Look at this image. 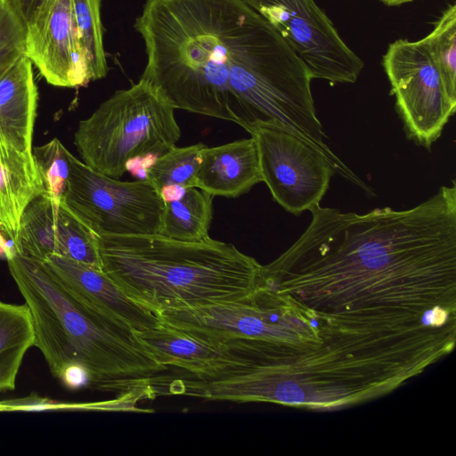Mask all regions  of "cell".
Returning a JSON list of instances; mask_svg holds the SVG:
<instances>
[{
    "label": "cell",
    "mask_w": 456,
    "mask_h": 456,
    "mask_svg": "<svg viewBox=\"0 0 456 456\" xmlns=\"http://www.w3.org/2000/svg\"><path fill=\"white\" fill-rule=\"evenodd\" d=\"M259 280L329 320L415 319L456 308V182L414 208L365 214L320 205Z\"/></svg>",
    "instance_id": "6da1fadb"
},
{
    "label": "cell",
    "mask_w": 456,
    "mask_h": 456,
    "mask_svg": "<svg viewBox=\"0 0 456 456\" xmlns=\"http://www.w3.org/2000/svg\"><path fill=\"white\" fill-rule=\"evenodd\" d=\"M134 28L147 63L141 79L175 110L238 123L235 105H276L310 72L243 0H146Z\"/></svg>",
    "instance_id": "7a4b0ae2"
},
{
    "label": "cell",
    "mask_w": 456,
    "mask_h": 456,
    "mask_svg": "<svg viewBox=\"0 0 456 456\" xmlns=\"http://www.w3.org/2000/svg\"><path fill=\"white\" fill-rule=\"evenodd\" d=\"M102 270L129 297L157 314L240 300L261 265L233 244L162 235L98 236Z\"/></svg>",
    "instance_id": "3957f363"
},
{
    "label": "cell",
    "mask_w": 456,
    "mask_h": 456,
    "mask_svg": "<svg viewBox=\"0 0 456 456\" xmlns=\"http://www.w3.org/2000/svg\"><path fill=\"white\" fill-rule=\"evenodd\" d=\"M6 259L32 316L34 346L55 378L61 380L70 369L82 368L89 374L90 387L126 393L168 369L134 333L79 304L44 262L18 252Z\"/></svg>",
    "instance_id": "277c9868"
},
{
    "label": "cell",
    "mask_w": 456,
    "mask_h": 456,
    "mask_svg": "<svg viewBox=\"0 0 456 456\" xmlns=\"http://www.w3.org/2000/svg\"><path fill=\"white\" fill-rule=\"evenodd\" d=\"M175 110L141 78L131 87L116 91L78 123L74 142L82 161L117 179L133 159L160 156L181 135Z\"/></svg>",
    "instance_id": "5b68a950"
},
{
    "label": "cell",
    "mask_w": 456,
    "mask_h": 456,
    "mask_svg": "<svg viewBox=\"0 0 456 456\" xmlns=\"http://www.w3.org/2000/svg\"><path fill=\"white\" fill-rule=\"evenodd\" d=\"M63 201L97 235H160L166 200L147 180L122 182L71 156Z\"/></svg>",
    "instance_id": "8992f818"
},
{
    "label": "cell",
    "mask_w": 456,
    "mask_h": 456,
    "mask_svg": "<svg viewBox=\"0 0 456 456\" xmlns=\"http://www.w3.org/2000/svg\"><path fill=\"white\" fill-rule=\"evenodd\" d=\"M241 126L256 142L263 182L273 200L296 216L319 206L336 174L329 159L278 123L256 120Z\"/></svg>",
    "instance_id": "52a82bcc"
},
{
    "label": "cell",
    "mask_w": 456,
    "mask_h": 456,
    "mask_svg": "<svg viewBox=\"0 0 456 456\" xmlns=\"http://www.w3.org/2000/svg\"><path fill=\"white\" fill-rule=\"evenodd\" d=\"M382 65L395 98V110L409 140L430 149L454 114L436 61L424 39H398L383 55Z\"/></svg>",
    "instance_id": "ba28073f"
},
{
    "label": "cell",
    "mask_w": 456,
    "mask_h": 456,
    "mask_svg": "<svg viewBox=\"0 0 456 456\" xmlns=\"http://www.w3.org/2000/svg\"><path fill=\"white\" fill-rule=\"evenodd\" d=\"M288 43L312 78L354 83L364 67L314 0H243Z\"/></svg>",
    "instance_id": "9c48e42d"
},
{
    "label": "cell",
    "mask_w": 456,
    "mask_h": 456,
    "mask_svg": "<svg viewBox=\"0 0 456 456\" xmlns=\"http://www.w3.org/2000/svg\"><path fill=\"white\" fill-rule=\"evenodd\" d=\"M25 56L59 87L91 82L73 16L72 0H44L26 22Z\"/></svg>",
    "instance_id": "30bf717a"
},
{
    "label": "cell",
    "mask_w": 456,
    "mask_h": 456,
    "mask_svg": "<svg viewBox=\"0 0 456 456\" xmlns=\"http://www.w3.org/2000/svg\"><path fill=\"white\" fill-rule=\"evenodd\" d=\"M15 248L39 261L55 255L102 270L98 236L63 200L42 195L25 208Z\"/></svg>",
    "instance_id": "8fae6325"
},
{
    "label": "cell",
    "mask_w": 456,
    "mask_h": 456,
    "mask_svg": "<svg viewBox=\"0 0 456 456\" xmlns=\"http://www.w3.org/2000/svg\"><path fill=\"white\" fill-rule=\"evenodd\" d=\"M42 262L79 304L105 322L131 333L160 323L159 314L129 297L102 270L55 255Z\"/></svg>",
    "instance_id": "7c38bea8"
},
{
    "label": "cell",
    "mask_w": 456,
    "mask_h": 456,
    "mask_svg": "<svg viewBox=\"0 0 456 456\" xmlns=\"http://www.w3.org/2000/svg\"><path fill=\"white\" fill-rule=\"evenodd\" d=\"M263 182L255 140L205 147L195 187L211 196L236 198Z\"/></svg>",
    "instance_id": "4fadbf2b"
},
{
    "label": "cell",
    "mask_w": 456,
    "mask_h": 456,
    "mask_svg": "<svg viewBox=\"0 0 456 456\" xmlns=\"http://www.w3.org/2000/svg\"><path fill=\"white\" fill-rule=\"evenodd\" d=\"M37 96L33 64L23 55L0 77V143L32 152Z\"/></svg>",
    "instance_id": "5bb4252c"
},
{
    "label": "cell",
    "mask_w": 456,
    "mask_h": 456,
    "mask_svg": "<svg viewBox=\"0 0 456 456\" xmlns=\"http://www.w3.org/2000/svg\"><path fill=\"white\" fill-rule=\"evenodd\" d=\"M134 334L158 362L189 374L204 372L224 353L220 340L193 335L161 322Z\"/></svg>",
    "instance_id": "9a60e30c"
},
{
    "label": "cell",
    "mask_w": 456,
    "mask_h": 456,
    "mask_svg": "<svg viewBox=\"0 0 456 456\" xmlns=\"http://www.w3.org/2000/svg\"><path fill=\"white\" fill-rule=\"evenodd\" d=\"M42 187L32 152L0 143V233L18 240L21 216Z\"/></svg>",
    "instance_id": "2e32d148"
},
{
    "label": "cell",
    "mask_w": 456,
    "mask_h": 456,
    "mask_svg": "<svg viewBox=\"0 0 456 456\" xmlns=\"http://www.w3.org/2000/svg\"><path fill=\"white\" fill-rule=\"evenodd\" d=\"M35 331L26 305L0 301V391L15 389L16 377L26 352L34 346Z\"/></svg>",
    "instance_id": "e0dca14e"
},
{
    "label": "cell",
    "mask_w": 456,
    "mask_h": 456,
    "mask_svg": "<svg viewBox=\"0 0 456 456\" xmlns=\"http://www.w3.org/2000/svg\"><path fill=\"white\" fill-rule=\"evenodd\" d=\"M212 198L208 192L191 187L180 197L167 200L160 235L183 241L208 240L213 215Z\"/></svg>",
    "instance_id": "ac0fdd59"
},
{
    "label": "cell",
    "mask_w": 456,
    "mask_h": 456,
    "mask_svg": "<svg viewBox=\"0 0 456 456\" xmlns=\"http://www.w3.org/2000/svg\"><path fill=\"white\" fill-rule=\"evenodd\" d=\"M206 147L197 143L186 147L173 146L157 157L145 169V180L165 199L170 191L183 192L195 187L196 178Z\"/></svg>",
    "instance_id": "d6986e66"
},
{
    "label": "cell",
    "mask_w": 456,
    "mask_h": 456,
    "mask_svg": "<svg viewBox=\"0 0 456 456\" xmlns=\"http://www.w3.org/2000/svg\"><path fill=\"white\" fill-rule=\"evenodd\" d=\"M101 1L72 0L74 20L91 81L103 78L108 72Z\"/></svg>",
    "instance_id": "ffe728a7"
},
{
    "label": "cell",
    "mask_w": 456,
    "mask_h": 456,
    "mask_svg": "<svg viewBox=\"0 0 456 456\" xmlns=\"http://www.w3.org/2000/svg\"><path fill=\"white\" fill-rule=\"evenodd\" d=\"M448 97L456 102V4H451L424 38Z\"/></svg>",
    "instance_id": "44dd1931"
},
{
    "label": "cell",
    "mask_w": 456,
    "mask_h": 456,
    "mask_svg": "<svg viewBox=\"0 0 456 456\" xmlns=\"http://www.w3.org/2000/svg\"><path fill=\"white\" fill-rule=\"evenodd\" d=\"M42 187V196L54 201L64 200L71 167L72 154L57 138L32 148Z\"/></svg>",
    "instance_id": "7402d4cb"
},
{
    "label": "cell",
    "mask_w": 456,
    "mask_h": 456,
    "mask_svg": "<svg viewBox=\"0 0 456 456\" xmlns=\"http://www.w3.org/2000/svg\"><path fill=\"white\" fill-rule=\"evenodd\" d=\"M26 20L14 0H0V77L25 52Z\"/></svg>",
    "instance_id": "603a6c76"
},
{
    "label": "cell",
    "mask_w": 456,
    "mask_h": 456,
    "mask_svg": "<svg viewBox=\"0 0 456 456\" xmlns=\"http://www.w3.org/2000/svg\"><path fill=\"white\" fill-rule=\"evenodd\" d=\"M26 22L44 0H14Z\"/></svg>",
    "instance_id": "cb8c5ba5"
},
{
    "label": "cell",
    "mask_w": 456,
    "mask_h": 456,
    "mask_svg": "<svg viewBox=\"0 0 456 456\" xmlns=\"http://www.w3.org/2000/svg\"><path fill=\"white\" fill-rule=\"evenodd\" d=\"M387 6H396L406 3L412 2L414 0H379Z\"/></svg>",
    "instance_id": "d4e9b609"
}]
</instances>
